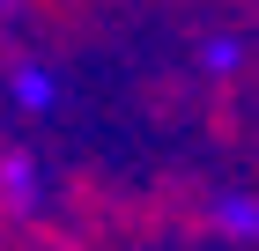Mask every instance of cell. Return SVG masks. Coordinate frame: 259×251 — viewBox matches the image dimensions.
<instances>
[{
    "instance_id": "cell-1",
    "label": "cell",
    "mask_w": 259,
    "mask_h": 251,
    "mask_svg": "<svg viewBox=\"0 0 259 251\" xmlns=\"http://www.w3.org/2000/svg\"><path fill=\"white\" fill-rule=\"evenodd\" d=\"M0 8H8V0H0Z\"/></svg>"
}]
</instances>
